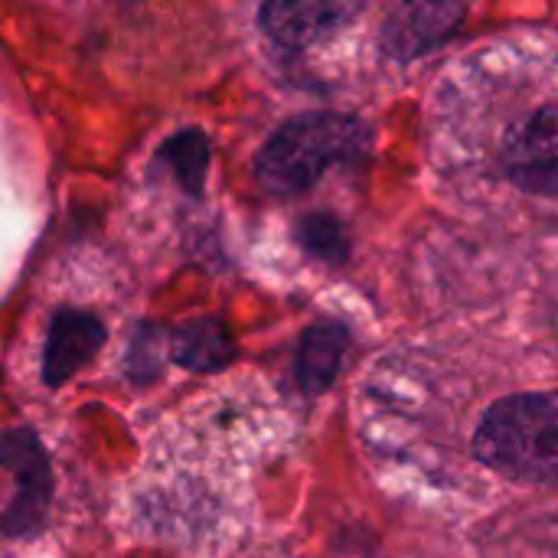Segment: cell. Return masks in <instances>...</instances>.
<instances>
[{"instance_id": "6da1fadb", "label": "cell", "mask_w": 558, "mask_h": 558, "mask_svg": "<svg viewBox=\"0 0 558 558\" xmlns=\"http://www.w3.org/2000/svg\"><path fill=\"white\" fill-rule=\"evenodd\" d=\"M477 458L523 484H553L558 458V402L553 392L500 399L474 435Z\"/></svg>"}, {"instance_id": "7a4b0ae2", "label": "cell", "mask_w": 558, "mask_h": 558, "mask_svg": "<svg viewBox=\"0 0 558 558\" xmlns=\"http://www.w3.org/2000/svg\"><path fill=\"white\" fill-rule=\"evenodd\" d=\"M369 150V128L350 114H301L278 128L258 154V180L271 193L307 190L327 167Z\"/></svg>"}, {"instance_id": "3957f363", "label": "cell", "mask_w": 558, "mask_h": 558, "mask_svg": "<svg viewBox=\"0 0 558 558\" xmlns=\"http://www.w3.org/2000/svg\"><path fill=\"white\" fill-rule=\"evenodd\" d=\"M504 170L507 177L533 193H556V105H539L523 118L504 141Z\"/></svg>"}, {"instance_id": "277c9868", "label": "cell", "mask_w": 558, "mask_h": 558, "mask_svg": "<svg viewBox=\"0 0 558 558\" xmlns=\"http://www.w3.org/2000/svg\"><path fill=\"white\" fill-rule=\"evenodd\" d=\"M0 464L16 471L20 494L3 517L10 536H23L39 526L49 504V464L39 441L29 432H0Z\"/></svg>"}, {"instance_id": "5b68a950", "label": "cell", "mask_w": 558, "mask_h": 558, "mask_svg": "<svg viewBox=\"0 0 558 558\" xmlns=\"http://www.w3.org/2000/svg\"><path fill=\"white\" fill-rule=\"evenodd\" d=\"M105 343V327L98 317L82 311H59L49 327L46 353H43V376L49 386L65 383L78 366H85L98 347Z\"/></svg>"}, {"instance_id": "8992f818", "label": "cell", "mask_w": 558, "mask_h": 558, "mask_svg": "<svg viewBox=\"0 0 558 558\" xmlns=\"http://www.w3.org/2000/svg\"><path fill=\"white\" fill-rule=\"evenodd\" d=\"M461 16H464V10L451 7V3L402 7L389 16L383 43L396 59H412V56L432 49L435 43H441L461 23Z\"/></svg>"}, {"instance_id": "52a82bcc", "label": "cell", "mask_w": 558, "mask_h": 558, "mask_svg": "<svg viewBox=\"0 0 558 558\" xmlns=\"http://www.w3.org/2000/svg\"><path fill=\"white\" fill-rule=\"evenodd\" d=\"M360 7L353 3H265L262 7V26L268 36H275L281 46H307L320 39L324 33H333L350 16H356Z\"/></svg>"}, {"instance_id": "ba28073f", "label": "cell", "mask_w": 558, "mask_h": 558, "mask_svg": "<svg viewBox=\"0 0 558 558\" xmlns=\"http://www.w3.org/2000/svg\"><path fill=\"white\" fill-rule=\"evenodd\" d=\"M347 350V327L343 324H317L301 337L298 353V383L307 396H320L330 389L340 360Z\"/></svg>"}, {"instance_id": "9c48e42d", "label": "cell", "mask_w": 558, "mask_h": 558, "mask_svg": "<svg viewBox=\"0 0 558 558\" xmlns=\"http://www.w3.org/2000/svg\"><path fill=\"white\" fill-rule=\"evenodd\" d=\"M170 350H173V360H177L180 366L196 369V373L222 369V366L232 360L229 330H226V324H222L216 314L186 320V324L173 333Z\"/></svg>"}, {"instance_id": "30bf717a", "label": "cell", "mask_w": 558, "mask_h": 558, "mask_svg": "<svg viewBox=\"0 0 558 558\" xmlns=\"http://www.w3.org/2000/svg\"><path fill=\"white\" fill-rule=\"evenodd\" d=\"M163 157H167V163L177 170L180 183H183L186 190L196 193L199 183H203L206 163H209V144H206V137H203L199 131H183V134H177L173 141H167Z\"/></svg>"}, {"instance_id": "8fae6325", "label": "cell", "mask_w": 558, "mask_h": 558, "mask_svg": "<svg viewBox=\"0 0 558 558\" xmlns=\"http://www.w3.org/2000/svg\"><path fill=\"white\" fill-rule=\"evenodd\" d=\"M298 239H301V245L311 255H317L324 262H333L337 265V262L347 258V235H343L340 222L330 219V216H307V219H301Z\"/></svg>"}, {"instance_id": "7c38bea8", "label": "cell", "mask_w": 558, "mask_h": 558, "mask_svg": "<svg viewBox=\"0 0 558 558\" xmlns=\"http://www.w3.org/2000/svg\"><path fill=\"white\" fill-rule=\"evenodd\" d=\"M10 209H13V193H7V190H3V180H0V222L10 219ZM7 252H10L7 229H0V265L7 262Z\"/></svg>"}]
</instances>
